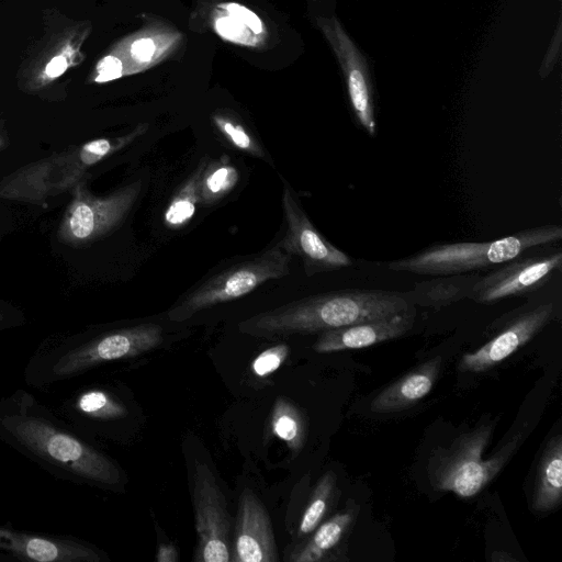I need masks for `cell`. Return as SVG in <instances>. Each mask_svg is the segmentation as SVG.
<instances>
[{"label": "cell", "instance_id": "277c9868", "mask_svg": "<svg viewBox=\"0 0 562 562\" xmlns=\"http://www.w3.org/2000/svg\"><path fill=\"white\" fill-rule=\"evenodd\" d=\"M562 239V227L547 224L490 241H457L435 245L387 263L393 271L420 276H451L491 270L532 248Z\"/></svg>", "mask_w": 562, "mask_h": 562}, {"label": "cell", "instance_id": "7c38bea8", "mask_svg": "<svg viewBox=\"0 0 562 562\" xmlns=\"http://www.w3.org/2000/svg\"><path fill=\"white\" fill-rule=\"evenodd\" d=\"M316 24L341 68L356 120L367 134L375 136L372 85L364 57L336 16H317Z\"/></svg>", "mask_w": 562, "mask_h": 562}, {"label": "cell", "instance_id": "8fae6325", "mask_svg": "<svg viewBox=\"0 0 562 562\" xmlns=\"http://www.w3.org/2000/svg\"><path fill=\"white\" fill-rule=\"evenodd\" d=\"M282 205L288 227L278 246L303 261L307 277L352 265V259L347 254L330 244L315 228L286 183L283 187Z\"/></svg>", "mask_w": 562, "mask_h": 562}, {"label": "cell", "instance_id": "cb8c5ba5", "mask_svg": "<svg viewBox=\"0 0 562 562\" xmlns=\"http://www.w3.org/2000/svg\"><path fill=\"white\" fill-rule=\"evenodd\" d=\"M238 180V170L227 155L207 162L200 178V204L216 203L234 189Z\"/></svg>", "mask_w": 562, "mask_h": 562}, {"label": "cell", "instance_id": "1f68e13d", "mask_svg": "<svg viewBox=\"0 0 562 562\" xmlns=\"http://www.w3.org/2000/svg\"><path fill=\"white\" fill-rule=\"evenodd\" d=\"M69 67V57L66 54L53 56L44 67L45 79L53 80L60 77Z\"/></svg>", "mask_w": 562, "mask_h": 562}, {"label": "cell", "instance_id": "9a60e30c", "mask_svg": "<svg viewBox=\"0 0 562 562\" xmlns=\"http://www.w3.org/2000/svg\"><path fill=\"white\" fill-rule=\"evenodd\" d=\"M232 543V561L279 560L270 516L251 490L246 488L239 497Z\"/></svg>", "mask_w": 562, "mask_h": 562}, {"label": "cell", "instance_id": "8992f818", "mask_svg": "<svg viewBox=\"0 0 562 562\" xmlns=\"http://www.w3.org/2000/svg\"><path fill=\"white\" fill-rule=\"evenodd\" d=\"M492 422L480 424L463 432L448 449L441 450L429 463L431 485L438 491L472 497L483 490L504 468L518 448L516 436L491 458L483 460V451L493 434Z\"/></svg>", "mask_w": 562, "mask_h": 562}, {"label": "cell", "instance_id": "6da1fadb", "mask_svg": "<svg viewBox=\"0 0 562 562\" xmlns=\"http://www.w3.org/2000/svg\"><path fill=\"white\" fill-rule=\"evenodd\" d=\"M0 440L59 479L101 486L122 481L111 459L23 391L0 400Z\"/></svg>", "mask_w": 562, "mask_h": 562}, {"label": "cell", "instance_id": "5bb4252c", "mask_svg": "<svg viewBox=\"0 0 562 562\" xmlns=\"http://www.w3.org/2000/svg\"><path fill=\"white\" fill-rule=\"evenodd\" d=\"M553 311L552 303L527 310L485 345L473 352L464 353L458 369L462 372H483L503 362L551 321Z\"/></svg>", "mask_w": 562, "mask_h": 562}, {"label": "cell", "instance_id": "2e32d148", "mask_svg": "<svg viewBox=\"0 0 562 562\" xmlns=\"http://www.w3.org/2000/svg\"><path fill=\"white\" fill-rule=\"evenodd\" d=\"M0 550L36 562H102L98 548L77 538L34 535L0 526Z\"/></svg>", "mask_w": 562, "mask_h": 562}, {"label": "cell", "instance_id": "4dcf8cb0", "mask_svg": "<svg viewBox=\"0 0 562 562\" xmlns=\"http://www.w3.org/2000/svg\"><path fill=\"white\" fill-rule=\"evenodd\" d=\"M561 29V19H559L550 45L547 49V54L543 57L541 66L539 68V75L541 78H546L552 71V69L554 68L555 64L560 58L562 38Z\"/></svg>", "mask_w": 562, "mask_h": 562}, {"label": "cell", "instance_id": "d4e9b609", "mask_svg": "<svg viewBox=\"0 0 562 562\" xmlns=\"http://www.w3.org/2000/svg\"><path fill=\"white\" fill-rule=\"evenodd\" d=\"M206 164L207 158L201 160L167 205L164 222L169 228L182 227L194 216L200 203V178Z\"/></svg>", "mask_w": 562, "mask_h": 562}, {"label": "cell", "instance_id": "9c48e42d", "mask_svg": "<svg viewBox=\"0 0 562 562\" xmlns=\"http://www.w3.org/2000/svg\"><path fill=\"white\" fill-rule=\"evenodd\" d=\"M192 501L198 536L194 561H232L231 519L225 496L205 463L194 465Z\"/></svg>", "mask_w": 562, "mask_h": 562}, {"label": "cell", "instance_id": "f546056e", "mask_svg": "<svg viewBox=\"0 0 562 562\" xmlns=\"http://www.w3.org/2000/svg\"><path fill=\"white\" fill-rule=\"evenodd\" d=\"M122 77V64L113 54L110 53L98 61L93 80L98 83H103Z\"/></svg>", "mask_w": 562, "mask_h": 562}, {"label": "cell", "instance_id": "836d02e7", "mask_svg": "<svg viewBox=\"0 0 562 562\" xmlns=\"http://www.w3.org/2000/svg\"><path fill=\"white\" fill-rule=\"evenodd\" d=\"M501 553H502V552H494V553H493V560H494V561H509V560H510V561H515V559H514V558H512L510 555H508L506 552H503V554H504L505 557H501Z\"/></svg>", "mask_w": 562, "mask_h": 562}, {"label": "cell", "instance_id": "d6986e66", "mask_svg": "<svg viewBox=\"0 0 562 562\" xmlns=\"http://www.w3.org/2000/svg\"><path fill=\"white\" fill-rule=\"evenodd\" d=\"M441 362V357L436 356L387 385L372 400L371 411L379 414L395 413L416 405L432 390Z\"/></svg>", "mask_w": 562, "mask_h": 562}, {"label": "cell", "instance_id": "5b68a950", "mask_svg": "<svg viewBox=\"0 0 562 562\" xmlns=\"http://www.w3.org/2000/svg\"><path fill=\"white\" fill-rule=\"evenodd\" d=\"M164 340L161 326L147 323L111 330L80 342H66L35 356L26 380L37 386L75 378L101 363L148 352Z\"/></svg>", "mask_w": 562, "mask_h": 562}, {"label": "cell", "instance_id": "484cf974", "mask_svg": "<svg viewBox=\"0 0 562 562\" xmlns=\"http://www.w3.org/2000/svg\"><path fill=\"white\" fill-rule=\"evenodd\" d=\"M272 432L283 440L293 453L304 446L306 438V420L302 412L289 400L279 397L271 414Z\"/></svg>", "mask_w": 562, "mask_h": 562}, {"label": "cell", "instance_id": "52a82bcc", "mask_svg": "<svg viewBox=\"0 0 562 562\" xmlns=\"http://www.w3.org/2000/svg\"><path fill=\"white\" fill-rule=\"evenodd\" d=\"M290 262L291 256L276 245L192 289L169 308L168 318L176 323L184 322L205 308L249 294L269 280L286 277Z\"/></svg>", "mask_w": 562, "mask_h": 562}, {"label": "cell", "instance_id": "3957f363", "mask_svg": "<svg viewBox=\"0 0 562 562\" xmlns=\"http://www.w3.org/2000/svg\"><path fill=\"white\" fill-rule=\"evenodd\" d=\"M148 127L140 123L125 135L92 139L25 165L1 180L0 198L46 207L47 199L72 190L90 167L133 143Z\"/></svg>", "mask_w": 562, "mask_h": 562}, {"label": "cell", "instance_id": "7402d4cb", "mask_svg": "<svg viewBox=\"0 0 562 562\" xmlns=\"http://www.w3.org/2000/svg\"><path fill=\"white\" fill-rule=\"evenodd\" d=\"M480 276L451 274L417 282L411 292H406L413 304L441 308L463 299H469L471 289Z\"/></svg>", "mask_w": 562, "mask_h": 562}, {"label": "cell", "instance_id": "e0dca14e", "mask_svg": "<svg viewBox=\"0 0 562 562\" xmlns=\"http://www.w3.org/2000/svg\"><path fill=\"white\" fill-rule=\"evenodd\" d=\"M415 319L414 307L387 317L357 323L319 333L313 348L328 353L348 349H361L387 341L406 334Z\"/></svg>", "mask_w": 562, "mask_h": 562}, {"label": "cell", "instance_id": "ba28073f", "mask_svg": "<svg viewBox=\"0 0 562 562\" xmlns=\"http://www.w3.org/2000/svg\"><path fill=\"white\" fill-rule=\"evenodd\" d=\"M142 189L134 181L105 196L93 195L85 179L72 188L69 203L58 228L63 244L81 246L109 234L125 218Z\"/></svg>", "mask_w": 562, "mask_h": 562}, {"label": "cell", "instance_id": "44dd1931", "mask_svg": "<svg viewBox=\"0 0 562 562\" xmlns=\"http://www.w3.org/2000/svg\"><path fill=\"white\" fill-rule=\"evenodd\" d=\"M562 501V436L552 437L539 462L532 495V508L547 513Z\"/></svg>", "mask_w": 562, "mask_h": 562}, {"label": "cell", "instance_id": "30bf717a", "mask_svg": "<svg viewBox=\"0 0 562 562\" xmlns=\"http://www.w3.org/2000/svg\"><path fill=\"white\" fill-rule=\"evenodd\" d=\"M562 267V251L524 257L522 255L479 277L469 299L480 304L528 294L543 286Z\"/></svg>", "mask_w": 562, "mask_h": 562}, {"label": "cell", "instance_id": "603a6c76", "mask_svg": "<svg viewBox=\"0 0 562 562\" xmlns=\"http://www.w3.org/2000/svg\"><path fill=\"white\" fill-rule=\"evenodd\" d=\"M353 510L334 515L318 525L314 535L293 553L290 560L295 562H317L329 560L327 554L339 544L355 520Z\"/></svg>", "mask_w": 562, "mask_h": 562}, {"label": "cell", "instance_id": "ac0fdd59", "mask_svg": "<svg viewBox=\"0 0 562 562\" xmlns=\"http://www.w3.org/2000/svg\"><path fill=\"white\" fill-rule=\"evenodd\" d=\"M206 24L218 37L228 43L260 48L268 40L262 19L248 7L235 1H220L209 7Z\"/></svg>", "mask_w": 562, "mask_h": 562}, {"label": "cell", "instance_id": "4fadbf2b", "mask_svg": "<svg viewBox=\"0 0 562 562\" xmlns=\"http://www.w3.org/2000/svg\"><path fill=\"white\" fill-rule=\"evenodd\" d=\"M140 27L111 50L122 64L123 77L144 72L165 61L181 46L183 35L165 20L144 14Z\"/></svg>", "mask_w": 562, "mask_h": 562}, {"label": "cell", "instance_id": "83f0119b", "mask_svg": "<svg viewBox=\"0 0 562 562\" xmlns=\"http://www.w3.org/2000/svg\"><path fill=\"white\" fill-rule=\"evenodd\" d=\"M211 120L216 130L235 148L256 157H263L265 153L256 138L235 116L225 112H214Z\"/></svg>", "mask_w": 562, "mask_h": 562}, {"label": "cell", "instance_id": "d590c367", "mask_svg": "<svg viewBox=\"0 0 562 562\" xmlns=\"http://www.w3.org/2000/svg\"><path fill=\"white\" fill-rule=\"evenodd\" d=\"M0 321H1V314H0Z\"/></svg>", "mask_w": 562, "mask_h": 562}, {"label": "cell", "instance_id": "ffe728a7", "mask_svg": "<svg viewBox=\"0 0 562 562\" xmlns=\"http://www.w3.org/2000/svg\"><path fill=\"white\" fill-rule=\"evenodd\" d=\"M68 424L77 431L92 422H113L127 414L126 407L109 391L90 386L74 393L61 405Z\"/></svg>", "mask_w": 562, "mask_h": 562}, {"label": "cell", "instance_id": "7a4b0ae2", "mask_svg": "<svg viewBox=\"0 0 562 562\" xmlns=\"http://www.w3.org/2000/svg\"><path fill=\"white\" fill-rule=\"evenodd\" d=\"M413 308L406 293L349 289L311 295L241 321L238 330L259 338L322 333Z\"/></svg>", "mask_w": 562, "mask_h": 562}, {"label": "cell", "instance_id": "f1b7e54d", "mask_svg": "<svg viewBox=\"0 0 562 562\" xmlns=\"http://www.w3.org/2000/svg\"><path fill=\"white\" fill-rule=\"evenodd\" d=\"M289 346L279 344L260 352L252 361V372L260 378L274 372L283 363L289 355Z\"/></svg>", "mask_w": 562, "mask_h": 562}, {"label": "cell", "instance_id": "4316f807", "mask_svg": "<svg viewBox=\"0 0 562 562\" xmlns=\"http://www.w3.org/2000/svg\"><path fill=\"white\" fill-rule=\"evenodd\" d=\"M336 474L326 472L317 482L310 502L302 515L299 537L313 532L324 518L336 490Z\"/></svg>", "mask_w": 562, "mask_h": 562}, {"label": "cell", "instance_id": "e575fe53", "mask_svg": "<svg viewBox=\"0 0 562 562\" xmlns=\"http://www.w3.org/2000/svg\"><path fill=\"white\" fill-rule=\"evenodd\" d=\"M1 145H2V140H1V138H0V147H1Z\"/></svg>", "mask_w": 562, "mask_h": 562}, {"label": "cell", "instance_id": "d6a6232c", "mask_svg": "<svg viewBox=\"0 0 562 562\" xmlns=\"http://www.w3.org/2000/svg\"><path fill=\"white\" fill-rule=\"evenodd\" d=\"M156 560L158 562H176L178 553L172 544L161 543L158 548Z\"/></svg>", "mask_w": 562, "mask_h": 562}]
</instances>
